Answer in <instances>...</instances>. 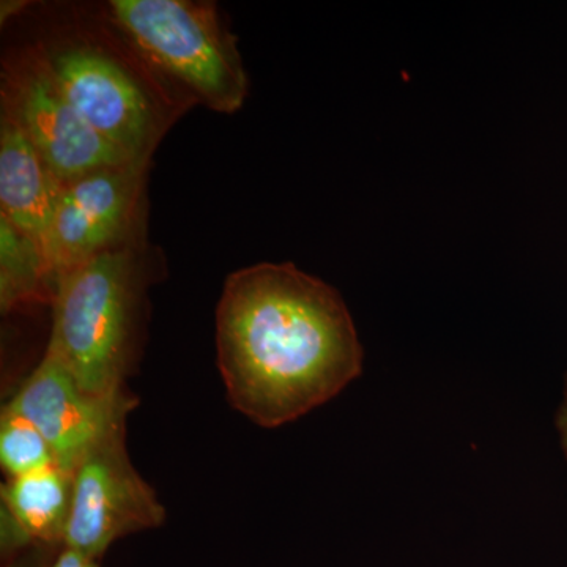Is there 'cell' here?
Returning a JSON list of instances; mask_svg holds the SVG:
<instances>
[{"mask_svg":"<svg viewBox=\"0 0 567 567\" xmlns=\"http://www.w3.org/2000/svg\"><path fill=\"white\" fill-rule=\"evenodd\" d=\"M216 352L230 404L265 429L300 420L363 374V346L341 293L290 262L227 276Z\"/></svg>","mask_w":567,"mask_h":567,"instance_id":"obj_1","label":"cell"},{"mask_svg":"<svg viewBox=\"0 0 567 567\" xmlns=\"http://www.w3.org/2000/svg\"><path fill=\"white\" fill-rule=\"evenodd\" d=\"M142 234L59 276L47 353L87 393H125L151 267Z\"/></svg>","mask_w":567,"mask_h":567,"instance_id":"obj_2","label":"cell"},{"mask_svg":"<svg viewBox=\"0 0 567 567\" xmlns=\"http://www.w3.org/2000/svg\"><path fill=\"white\" fill-rule=\"evenodd\" d=\"M107 24L183 111L197 106L235 114L249 80L237 39L215 2L111 0Z\"/></svg>","mask_w":567,"mask_h":567,"instance_id":"obj_3","label":"cell"},{"mask_svg":"<svg viewBox=\"0 0 567 567\" xmlns=\"http://www.w3.org/2000/svg\"><path fill=\"white\" fill-rule=\"evenodd\" d=\"M39 47L91 128L134 162H152L183 110L128 44L111 29L62 32Z\"/></svg>","mask_w":567,"mask_h":567,"instance_id":"obj_4","label":"cell"},{"mask_svg":"<svg viewBox=\"0 0 567 567\" xmlns=\"http://www.w3.org/2000/svg\"><path fill=\"white\" fill-rule=\"evenodd\" d=\"M0 114L24 132L62 185L103 167L132 163L74 110L39 43L3 59Z\"/></svg>","mask_w":567,"mask_h":567,"instance_id":"obj_5","label":"cell"},{"mask_svg":"<svg viewBox=\"0 0 567 567\" xmlns=\"http://www.w3.org/2000/svg\"><path fill=\"white\" fill-rule=\"evenodd\" d=\"M148 167L151 162L118 164L63 185L40 245L55 284L71 268L142 234Z\"/></svg>","mask_w":567,"mask_h":567,"instance_id":"obj_6","label":"cell"},{"mask_svg":"<svg viewBox=\"0 0 567 567\" xmlns=\"http://www.w3.org/2000/svg\"><path fill=\"white\" fill-rule=\"evenodd\" d=\"M125 434L91 451L71 473L73 492L63 547L100 559L134 533L162 527L166 509L134 468Z\"/></svg>","mask_w":567,"mask_h":567,"instance_id":"obj_7","label":"cell"},{"mask_svg":"<svg viewBox=\"0 0 567 567\" xmlns=\"http://www.w3.org/2000/svg\"><path fill=\"white\" fill-rule=\"evenodd\" d=\"M7 405L39 429L59 468L73 473L96 446L125 434L126 417L136 409L137 398L130 391L117 395L87 393L54 357L44 352Z\"/></svg>","mask_w":567,"mask_h":567,"instance_id":"obj_8","label":"cell"},{"mask_svg":"<svg viewBox=\"0 0 567 567\" xmlns=\"http://www.w3.org/2000/svg\"><path fill=\"white\" fill-rule=\"evenodd\" d=\"M71 492V473L58 465L7 480L0 496V544L3 557H17L21 551L35 546H63L70 517Z\"/></svg>","mask_w":567,"mask_h":567,"instance_id":"obj_9","label":"cell"},{"mask_svg":"<svg viewBox=\"0 0 567 567\" xmlns=\"http://www.w3.org/2000/svg\"><path fill=\"white\" fill-rule=\"evenodd\" d=\"M62 188L20 126L0 114V218L41 245Z\"/></svg>","mask_w":567,"mask_h":567,"instance_id":"obj_10","label":"cell"},{"mask_svg":"<svg viewBox=\"0 0 567 567\" xmlns=\"http://www.w3.org/2000/svg\"><path fill=\"white\" fill-rule=\"evenodd\" d=\"M54 278L39 241L0 218V308L3 315L22 305L51 303Z\"/></svg>","mask_w":567,"mask_h":567,"instance_id":"obj_11","label":"cell"},{"mask_svg":"<svg viewBox=\"0 0 567 567\" xmlns=\"http://www.w3.org/2000/svg\"><path fill=\"white\" fill-rule=\"evenodd\" d=\"M0 465L9 480L58 465L39 429L9 405L0 415Z\"/></svg>","mask_w":567,"mask_h":567,"instance_id":"obj_12","label":"cell"},{"mask_svg":"<svg viewBox=\"0 0 567 567\" xmlns=\"http://www.w3.org/2000/svg\"><path fill=\"white\" fill-rule=\"evenodd\" d=\"M55 546H35L21 551L17 557L10 558L7 567H51L52 550Z\"/></svg>","mask_w":567,"mask_h":567,"instance_id":"obj_13","label":"cell"},{"mask_svg":"<svg viewBox=\"0 0 567 567\" xmlns=\"http://www.w3.org/2000/svg\"><path fill=\"white\" fill-rule=\"evenodd\" d=\"M51 567H102L99 559L84 557L78 551L63 547L61 554H58Z\"/></svg>","mask_w":567,"mask_h":567,"instance_id":"obj_14","label":"cell"},{"mask_svg":"<svg viewBox=\"0 0 567 567\" xmlns=\"http://www.w3.org/2000/svg\"><path fill=\"white\" fill-rule=\"evenodd\" d=\"M555 427H557L559 447H561V453L567 464V379L565 391H563V399L557 410V416H555Z\"/></svg>","mask_w":567,"mask_h":567,"instance_id":"obj_15","label":"cell"},{"mask_svg":"<svg viewBox=\"0 0 567 567\" xmlns=\"http://www.w3.org/2000/svg\"><path fill=\"white\" fill-rule=\"evenodd\" d=\"M24 6H28L25 2H2V7H0V20L6 21L10 20L11 14L20 13Z\"/></svg>","mask_w":567,"mask_h":567,"instance_id":"obj_16","label":"cell"}]
</instances>
